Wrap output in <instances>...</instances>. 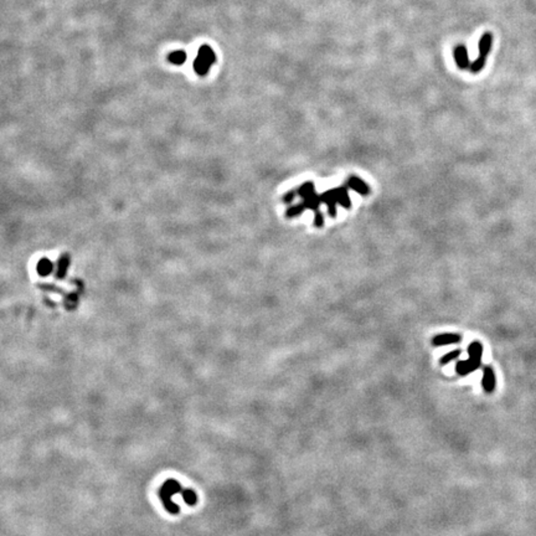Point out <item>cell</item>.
<instances>
[{"instance_id":"obj_2","label":"cell","mask_w":536,"mask_h":536,"mask_svg":"<svg viewBox=\"0 0 536 536\" xmlns=\"http://www.w3.org/2000/svg\"><path fill=\"white\" fill-rule=\"evenodd\" d=\"M216 62V55L209 45H202L197 50L194 61V71L199 76H206L210 72L211 66Z\"/></svg>"},{"instance_id":"obj_6","label":"cell","mask_w":536,"mask_h":536,"mask_svg":"<svg viewBox=\"0 0 536 536\" xmlns=\"http://www.w3.org/2000/svg\"><path fill=\"white\" fill-rule=\"evenodd\" d=\"M331 194L334 196L335 201L339 204L340 206H342L344 209L349 210L351 208V200L349 196L348 188L346 186H340V188H334L331 189Z\"/></svg>"},{"instance_id":"obj_8","label":"cell","mask_w":536,"mask_h":536,"mask_svg":"<svg viewBox=\"0 0 536 536\" xmlns=\"http://www.w3.org/2000/svg\"><path fill=\"white\" fill-rule=\"evenodd\" d=\"M491 45H493V35L491 32H486L483 34V36L480 37L479 40V56L483 57V59H488L489 53H490Z\"/></svg>"},{"instance_id":"obj_3","label":"cell","mask_w":536,"mask_h":536,"mask_svg":"<svg viewBox=\"0 0 536 536\" xmlns=\"http://www.w3.org/2000/svg\"><path fill=\"white\" fill-rule=\"evenodd\" d=\"M453 57H455V65L460 68V70H469L471 62L469 61V55L468 50L464 45H457L453 49Z\"/></svg>"},{"instance_id":"obj_17","label":"cell","mask_w":536,"mask_h":536,"mask_svg":"<svg viewBox=\"0 0 536 536\" xmlns=\"http://www.w3.org/2000/svg\"><path fill=\"white\" fill-rule=\"evenodd\" d=\"M304 210H307V208L303 202H302V204H298V205H294L291 209H288L287 215H288L289 217H294V216H298V215H302V213L304 212Z\"/></svg>"},{"instance_id":"obj_14","label":"cell","mask_w":536,"mask_h":536,"mask_svg":"<svg viewBox=\"0 0 536 536\" xmlns=\"http://www.w3.org/2000/svg\"><path fill=\"white\" fill-rule=\"evenodd\" d=\"M297 194L299 195L301 197H303V199H306V197H308V196H310V195L315 194L314 183H313V181H307V183H304L303 185H302L301 188L297 190Z\"/></svg>"},{"instance_id":"obj_4","label":"cell","mask_w":536,"mask_h":536,"mask_svg":"<svg viewBox=\"0 0 536 536\" xmlns=\"http://www.w3.org/2000/svg\"><path fill=\"white\" fill-rule=\"evenodd\" d=\"M345 185L346 188L355 191V193H357V194L362 195V196L370 194V186H369L364 180L360 179V178L357 177H350L349 179H346Z\"/></svg>"},{"instance_id":"obj_10","label":"cell","mask_w":536,"mask_h":536,"mask_svg":"<svg viewBox=\"0 0 536 536\" xmlns=\"http://www.w3.org/2000/svg\"><path fill=\"white\" fill-rule=\"evenodd\" d=\"M320 197H322V202L328 206L329 215H330L331 217L337 216L338 202L335 201L334 196H333V194H331V191L329 190V191H325V193H323V194H320Z\"/></svg>"},{"instance_id":"obj_13","label":"cell","mask_w":536,"mask_h":536,"mask_svg":"<svg viewBox=\"0 0 536 536\" xmlns=\"http://www.w3.org/2000/svg\"><path fill=\"white\" fill-rule=\"evenodd\" d=\"M168 61L173 65H183L186 61V53L183 50H175L168 55Z\"/></svg>"},{"instance_id":"obj_15","label":"cell","mask_w":536,"mask_h":536,"mask_svg":"<svg viewBox=\"0 0 536 536\" xmlns=\"http://www.w3.org/2000/svg\"><path fill=\"white\" fill-rule=\"evenodd\" d=\"M486 64H487V59H483V57L478 56V59H475L474 61L471 64L469 71H471V73H479L480 71L484 68Z\"/></svg>"},{"instance_id":"obj_18","label":"cell","mask_w":536,"mask_h":536,"mask_svg":"<svg viewBox=\"0 0 536 536\" xmlns=\"http://www.w3.org/2000/svg\"><path fill=\"white\" fill-rule=\"evenodd\" d=\"M314 225H315V226H317V227H322V226H323V225H324L323 213L320 212V211H318V212H315Z\"/></svg>"},{"instance_id":"obj_16","label":"cell","mask_w":536,"mask_h":536,"mask_svg":"<svg viewBox=\"0 0 536 536\" xmlns=\"http://www.w3.org/2000/svg\"><path fill=\"white\" fill-rule=\"evenodd\" d=\"M460 354H462V350H459V349H457V350H452V351H449L448 354H446V355H443L441 359V365H447L448 362L453 361V360L458 359V357H460Z\"/></svg>"},{"instance_id":"obj_7","label":"cell","mask_w":536,"mask_h":536,"mask_svg":"<svg viewBox=\"0 0 536 536\" xmlns=\"http://www.w3.org/2000/svg\"><path fill=\"white\" fill-rule=\"evenodd\" d=\"M495 384H497V380H495V374L493 371V369L490 366H486L483 368V379H482V385H483V389L486 392L491 393L495 389Z\"/></svg>"},{"instance_id":"obj_1","label":"cell","mask_w":536,"mask_h":536,"mask_svg":"<svg viewBox=\"0 0 536 536\" xmlns=\"http://www.w3.org/2000/svg\"><path fill=\"white\" fill-rule=\"evenodd\" d=\"M174 494H181L184 502L190 506H194L197 503V495L195 494L194 490L191 489H184L181 487V484L179 482H177L175 479H169L166 480L165 483L162 486L159 490V497L162 499L164 504V508L169 511L170 514H177L180 513V506L178 505L177 503H174L171 500V497Z\"/></svg>"},{"instance_id":"obj_11","label":"cell","mask_w":536,"mask_h":536,"mask_svg":"<svg viewBox=\"0 0 536 536\" xmlns=\"http://www.w3.org/2000/svg\"><path fill=\"white\" fill-rule=\"evenodd\" d=\"M468 355L469 359H473L475 361L482 362V355H483V345L479 341L471 342L468 346Z\"/></svg>"},{"instance_id":"obj_12","label":"cell","mask_w":536,"mask_h":536,"mask_svg":"<svg viewBox=\"0 0 536 536\" xmlns=\"http://www.w3.org/2000/svg\"><path fill=\"white\" fill-rule=\"evenodd\" d=\"M303 204L306 205L307 209L313 210L314 212H318V211H319L320 204H323V202H322V197H320V195L313 194L310 195V196L303 199Z\"/></svg>"},{"instance_id":"obj_9","label":"cell","mask_w":536,"mask_h":536,"mask_svg":"<svg viewBox=\"0 0 536 536\" xmlns=\"http://www.w3.org/2000/svg\"><path fill=\"white\" fill-rule=\"evenodd\" d=\"M460 340H462V337L458 334H439L433 338L432 344L435 346L451 345V344H457Z\"/></svg>"},{"instance_id":"obj_5","label":"cell","mask_w":536,"mask_h":536,"mask_svg":"<svg viewBox=\"0 0 536 536\" xmlns=\"http://www.w3.org/2000/svg\"><path fill=\"white\" fill-rule=\"evenodd\" d=\"M480 364L482 362L475 361L473 359H467V360H459V361L455 364V373L459 375V376H466L468 374L473 373L477 369L480 368Z\"/></svg>"},{"instance_id":"obj_19","label":"cell","mask_w":536,"mask_h":536,"mask_svg":"<svg viewBox=\"0 0 536 536\" xmlns=\"http://www.w3.org/2000/svg\"><path fill=\"white\" fill-rule=\"evenodd\" d=\"M295 194H297V193H289V194H287L286 196H284V201L291 202L295 197Z\"/></svg>"}]
</instances>
